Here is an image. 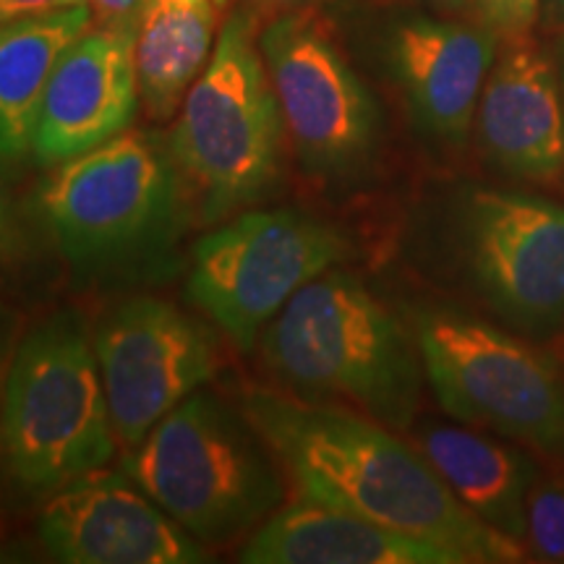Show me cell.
Segmentation results:
<instances>
[{
	"mask_svg": "<svg viewBox=\"0 0 564 564\" xmlns=\"http://www.w3.org/2000/svg\"><path fill=\"white\" fill-rule=\"evenodd\" d=\"M40 541L66 564H199L207 546L188 535L129 476L95 470L47 497Z\"/></svg>",
	"mask_w": 564,
	"mask_h": 564,
	"instance_id": "obj_12",
	"label": "cell"
},
{
	"mask_svg": "<svg viewBox=\"0 0 564 564\" xmlns=\"http://www.w3.org/2000/svg\"><path fill=\"white\" fill-rule=\"evenodd\" d=\"M144 3L147 0H87L97 24L126 26V30H139Z\"/></svg>",
	"mask_w": 564,
	"mask_h": 564,
	"instance_id": "obj_22",
	"label": "cell"
},
{
	"mask_svg": "<svg viewBox=\"0 0 564 564\" xmlns=\"http://www.w3.org/2000/svg\"><path fill=\"white\" fill-rule=\"evenodd\" d=\"M413 335L423 373L453 419L564 457V382L544 352L447 308L421 312Z\"/></svg>",
	"mask_w": 564,
	"mask_h": 564,
	"instance_id": "obj_7",
	"label": "cell"
},
{
	"mask_svg": "<svg viewBox=\"0 0 564 564\" xmlns=\"http://www.w3.org/2000/svg\"><path fill=\"white\" fill-rule=\"evenodd\" d=\"M429 3L440 6V9H447V11H463L468 9L470 3H478V0H429Z\"/></svg>",
	"mask_w": 564,
	"mask_h": 564,
	"instance_id": "obj_26",
	"label": "cell"
},
{
	"mask_svg": "<svg viewBox=\"0 0 564 564\" xmlns=\"http://www.w3.org/2000/svg\"><path fill=\"white\" fill-rule=\"evenodd\" d=\"M499 37L489 24L432 17H411L394 26L392 74L423 131L444 144L468 139Z\"/></svg>",
	"mask_w": 564,
	"mask_h": 564,
	"instance_id": "obj_14",
	"label": "cell"
},
{
	"mask_svg": "<svg viewBox=\"0 0 564 564\" xmlns=\"http://www.w3.org/2000/svg\"><path fill=\"white\" fill-rule=\"evenodd\" d=\"M13 316L0 306V400H3V384H6V373H9V364L13 356Z\"/></svg>",
	"mask_w": 564,
	"mask_h": 564,
	"instance_id": "obj_24",
	"label": "cell"
},
{
	"mask_svg": "<svg viewBox=\"0 0 564 564\" xmlns=\"http://www.w3.org/2000/svg\"><path fill=\"white\" fill-rule=\"evenodd\" d=\"M525 544L541 562H564V481L535 478L525 507Z\"/></svg>",
	"mask_w": 564,
	"mask_h": 564,
	"instance_id": "obj_20",
	"label": "cell"
},
{
	"mask_svg": "<svg viewBox=\"0 0 564 564\" xmlns=\"http://www.w3.org/2000/svg\"><path fill=\"white\" fill-rule=\"evenodd\" d=\"M468 264L494 306L528 329L564 322V207L505 188L463 204Z\"/></svg>",
	"mask_w": 564,
	"mask_h": 564,
	"instance_id": "obj_11",
	"label": "cell"
},
{
	"mask_svg": "<svg viewBox=\"0 0 564 564\" xmlns=\"http://www.w3.org/2000/svg\"><path fill=\"white\" fill-rule=\"evenodd\" d=\"M188 186L167 139L129 129L53 167L40 209L63 259L118 272L165 251L181 230Z\"/></svg>",
	"mask_w": 564,
	"mask_h": 564,
	"instance_id": "obj_6",
	"label": "cell"
},
{
	"mask_svg": "<svg viewBox=\"0 0 564 564\" xmlns=\"http://www.w3.org/2000/svg\"><path fill=\"white\" fill-rule=\"evenodd\" d=\"M299 497L340 507L470 562H523L525 549L478 520L419 447L369 415L322 400L251 390L243 400Z\"/></svg>",
	"mask_w": 564,
	"mask_h": 564,
	"instance_id": "obj_1",
	"label": "cell"
},
{
	"mask_svg": "<svg viewBox=\"0 0 564 564\" xmlns=\"http://www.w3.org/2000/svg\"><path fill=\"white\" fill-rule=\"evenodd\" d=\"M91 337L112 426L129 449L217 371L207 329L152 295L112 306Z\"/></svg>",
	"mask_w": 564,
	"mask_h": 564,
	"instance_id": "obj_10",
	"label": "cell"
},
{
	"mask_svg": "<svg viewBox=\"0 0 564 564\" xmlns=\"http://www.w3.org/2000/svg\"><path fill=\"white\" fill-rule=\"evenodd\" d=\"M295 160L308 175L348 178L371 158L379 112L340 47L306 13H280L259 32Z\"/></svg>",
	"mask_w": 564,
	"mask_h": 564,
	"instance_id": "obj_9",
	"label": "cell"
},
{
	"mask_svg": "<svg viewBox=\"0 0 564 564\" xmlns=\"http://www.w3.org/2000/svg\"><path fill=\"white\" fill-rule=\"evenodd\" d=\"M246 564H463L447 549L411 539L340 507L299 497L270 514L241 549Z\"/></svg>",
	"mask_w": 564,
	"mask_h": 564,
	"instance_id": "obj_16",
	"label": "cell"
},
{
	"mask_svg": "<svg viewBox=\"0 0 564 564\" xmlns=\"http://www.w3.org/2000/svg\"><path fill=\"white\" fill-rule=\"evenodd\" d=\"M118 449L95 337L76 312L47 316L13 348L0 400V460L19 489L51 497Z\"/></svg>",
	"mask_w": 564,
	"mask_h": 564,
	"instance_id": "obj_3",
	"label": "cell"
},
{
	"mask_svg": "<svg viewBox=\"0 0 564 564\" xmlns=\"http://www.w3.org/2000/svg\"><path fill=\"white\" fill-rule=\"evenodd\" d=\"M13 243V223L9 209V194H6L3 181H0V259L6 257Z\"/></svg>",
	"mask_w": 564,
	"mask_h": 564,
	"instance_id": "obj_25",
	"label": "cell"
},
{
	"mask_svg": "<svg viewBox=\"0 0 564 564\" xmlns=\"http://www.w3.org/2000/svg\"><path fill=\"white\" fill-rule=\"evenodd\" d=\"M215 0H147L137 30L141 105L171 121L215 51Z\"/></svg>",
	"mask_w": 564,
	"mask_h": 564,
	"instance_id": "obj_19",
	"label": "cell"
},
{
	"mask_svg": "<svg viewBox=\"0 0 564 564\" xmlns=\"http://www.w3.org/2000/svg\"><path fill=\"white\" fill-rule=\"evenodd\" d=\"M215 3H217V9H225V6H230L232 0H215Z\"/></svg>",
	"mask_w": 564,
	"mask_h": 564,
	"instance_id": "obj_27",
	"label": "cell"
},
{
	"mask_svg": "<svg viewBox=\"0 0 564 564\" xmlns=\"http://www.w3.org/2000/svg\"><path fill=\"white\" fill-rule=\"evenodd\" d=\"M348 253L335 225L295 207H249L194 246L186 291L241 350L262 340L303 285Z\"/></svg>",
	"mask_w": 564,
	"mask_h": 564,
	"instance_id": "obj_8",
	"label": "cell"
},
{
	"mask_svg": "<svg viewBox=\"0 0 564 564\" xmlns=\"http://www.w3.org/2000/svg\"><path fill=\"white\" fill-rule=\"evenodd\" d=\"M476 121L486 154L507 173L533 181L564 173V108L556 70L528 32L505 34Z\"/></svg>",
	"mask_w": 564,
	"mask_h": 564,
	"instance_id": "obj_15",
	"label": "cell"
},
{
	"mask_svg": "<svg viewBox=\"0 0 564 564\" xmlns=\"http://www.w3.org/2000/svg\"><path fill=\"white\" fill-rule=\"evenodd\" d=\"M484 21L499 34L528 32L539 13V0H478Z\"/></svg>",
	"mask_w": 564,
	"mask_h": 564,
	"instance_id": "obj_21",
	"label": "cell"
},
{
	"mask_svg": "<svg viewBox=\"0 0 564 564\" xmlns=\"http://www.w3.org/2000/svg\"><path fill=\"white\" fill-rule=\"evenodd\" d=\"M285 137L257 17L241 6L223 24L167 137L204 223L228 220L278 192Z\"/></svg>",
	"mask_w": 564,
	"mask_h": 564,
	"instance_id": "obj_5",
	"label": "cell"
},
{
	"mask_svg": "<svg viewBox=\"0 0 564 564\" xmlns=\"http://www.w3.org/2000/svg\"><path fill=\"white\" fill-rule=\"evenodd\" d=\"M285 3H306V0H285Z\"/></svg>",
	"mask_w": 564,
	"mask_h": 564,
	"instance_id": "obj_28",
	"label": "cell"
},
{
	"mask_svg": "<svg viewBox=\"0 0 564 564\" xmlns=\"http://www.w3.org/2000/svg\"><path fill=\"white\" fill-rule=\"evenodd\" d=\"M141 102L137 30L91 21L55 63L32 158L45 167L82 158L133 126Z\"/></svg>",
	"mask_w": 564,
	"mask_h": 564,
	"instance_id": "obj_13",
	"label": "cell"
},
{
	"mask_svg": "<svg viewBox=\"0 0 564 564\" xmlns=\"http://www.w3.org/2000/svg\"><path fill=\"white\" fill-rule=\"evenodd\" d=\"M259 343L270 371L301 398L345 400L390 429L413 423L419 343L352 274L329 270L303 285Z\"/></svg>",
	"mask_w": 564,
	"mask_h": 564,
	"instance_id": "obj_2",
	"label": "cell"
},
{
	"mask_svg": "<svg viewBox=\"0 0 564 564\" xmlns=\"http://www.w3.org/2000/svg\"><path fill=\"white\" fill-rule=\"evenodd\" d=\"M415 447L478 520L525 544L528 494L539 478L531 457L489 434L447 423L423 426Z\"/></svg>",
	"mask_w": 564,
	"mask_h": 564,
	"instance_id": "obj_17",
	"label": "cell"
},
{
	"mask_svg": "<svg viewBox=\"0 0 564 564\" xmlns=\"http://www.w3.org/2000/svg\"><path fill=\"white\" fill-rule=\"evenodd\" d=\"M82 3H87V0H0V26L19 19L40 17V13L70 9V6Z\"/></svg>",
	"mask_w": 564,
	"mask_h": 564,
	"instance_id": "obj_23",
	"label": "cell"
},
{
	"mask_svg": "<svg viewBox=\"0 0 564 564\" xmlns=\"http://www.w3.org/2000/svg\"><path fill=\"white\" fill-rule=\"evenodd\" d=\"M91 21V9L82 3L0 26V160L21 162L32 154L55 63Z\"/></svg>",
	"mask_w": 564,
	"mask_h": 564,
	"instance_id": "obj_18",
	"label": "cell"
},
{
	"mask_svg": "<svg viewBox=\"0 0 564 564\" xmlns=\"http://www.w3.org/2000/svg\"><path fill=\"white\" fill-rule=\"evenodd\" d=\"M280 460L249 415L196 390L123 460V474L204 546L257 531L282 507Z\"/></svg>",
	"mask_w": 564,
	"mask_h": 564,
	"instance_id": "obj_4",
	"label": "cell"
}]
</instances>
